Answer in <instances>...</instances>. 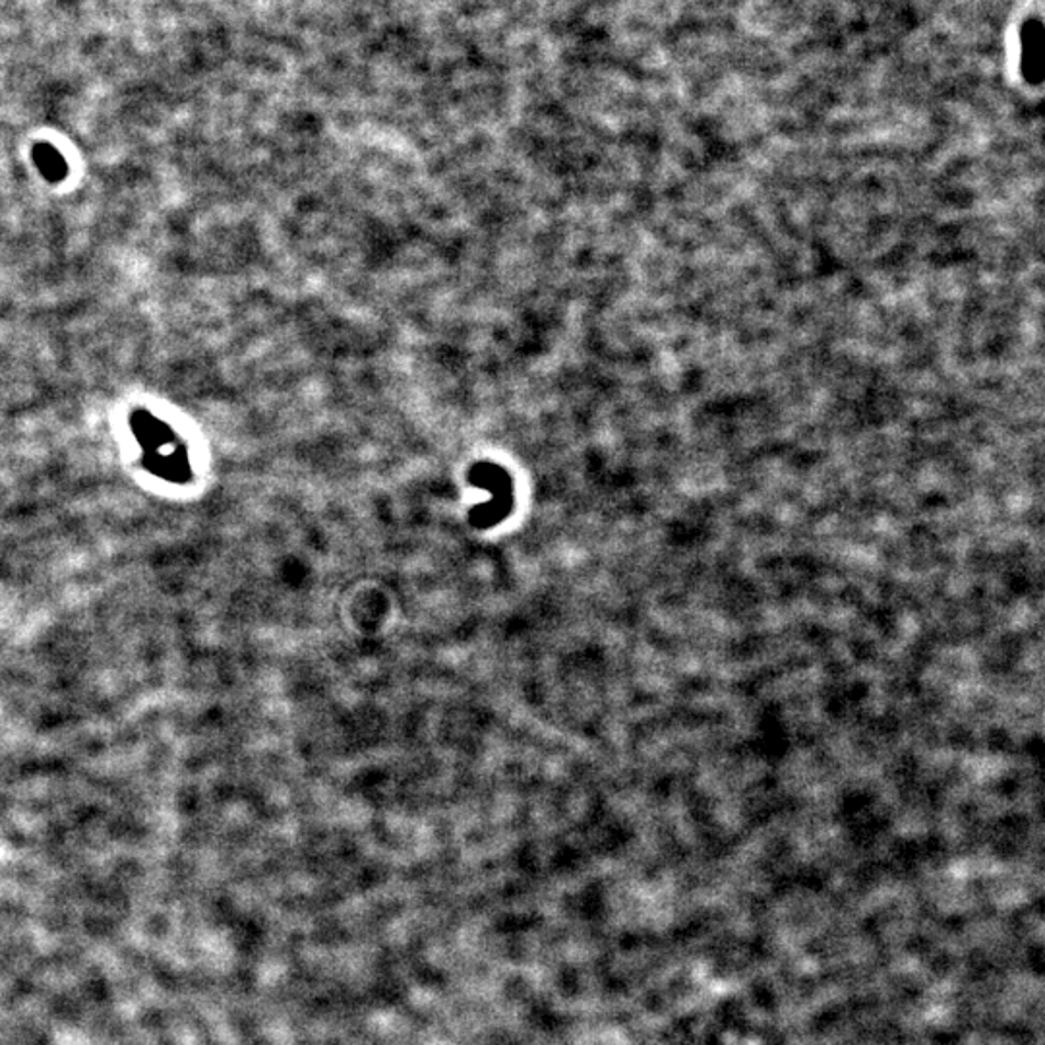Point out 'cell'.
<instances>
[{"mask_svg":"<svg viewBox=\"0 0 1045 1045\" xmlns=\"http://www.w3.org/2000/svg\"><path fill=\"white\" fill-rule=\"evenodd\" d=\"M134 430L142 440V444L152 452V469L159 470L165 477L179 478L182 473H187V459L185 454L175 452V442L170 436V430L167 424L154 419L152 414L138 413L134 416Z\"/></svg>","mask_w":1045,"mask_h":1045,"instance_id":"obj_1","label":"cell"},{"mask_svg":"<svg viewBox=\"0 0 1045 1045\" xmlns=\"http://www.w3.org/2000/svg\"><path fill=\"white\" fill-rule=\"evenodd\" d=\"M33 159L37 169L43 173V177L49 180H63L66 177V163L63 155L58 154L55 147L49 144H37L33 147Z\"/></svg>","mask_w":1045,"mask_h":1045,"instance_id":"obj_2","label":"cell"}]
</instances>
